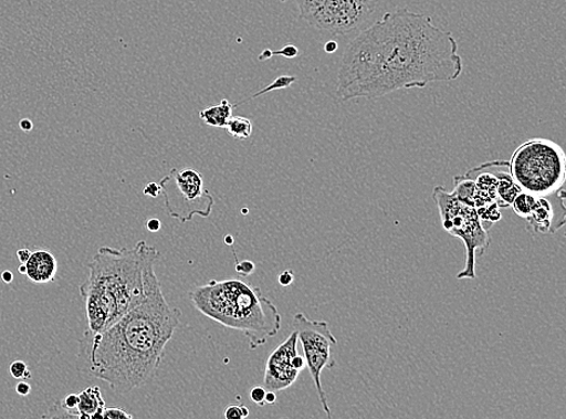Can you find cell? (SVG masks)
I'll list each match as a JSON object with an SVG mask.
<instances>
[{"label":"cell","instance_id":"obj_1","mask_svg":"<svg viewBox=\"0 0 566 419\" xmlns=\"http://www.w3.org/2000/svg\"><path fill=\"white\" fill-rule=\"evenodd\" d=\"M464 64L451 32L401 8L361 31L340 59L337 96L375 99L400 90L455 82Z\"/></svg>","mask_w":566,"mask_h":419},{"label":"cell","instance_id":"obj_2","mask_svg":"<svg viewBox=\"0 0 566 419\" xmlns=\"http://www.w3.org/2000/svg\"><path fill=\"white\" fill-rule=\"evenodd\" d=\"M180 317L181 311L167 304L159 282L108 329L85 332L78 343V368L118 392L146 386L159 371Z\"/></svg>","mask_w":566,"mask_h":419},{"label":"cell","instance_id":"obj_3","mask_svg":"<svg viewBox=\"0 0 566 419\" xmlns=\"http://www.w3.org/2000/svg\"><path fill=\"white\" fill-rule=\"evenodd\" d=\"M160 252L146 241L134 248L102 247L90 261L88 277L81 285L87 331L102 333L146 300L159 283L155 264Z\"/></svg>","mask_w":566,"mask_h":419},{"label":"cell","instance_id":"obj_4","mask_svg":"<svg viewBox=\"0 0 566 419\" xmlns=\"http://www.w3.org/2000/svg\"><path fill=\"white\" fill-rule=\"evenodd\" d=\"M196 310L206 317L241 332L256 349L280 333L282 316L259 287L242 280L210 281L189 292Z\"/></svg>","mask_w":566,"mask_h":419},{"label":"cell","instance_id":"obj_5","mask_svg":"<svg viewBox=\"0 0 566 419\" xmlns=\"http://www.w3.org/2000/svg\"><path fill=\"white\" fill-rule=\"evenodd\" d=\"M507 163L511 177L523 191L543 198L564 189L566 156L556 142L545 138L526 140Z\"/></svg>","mask_w":566,"mask_h":419},{"label":"cell","instance_id":"obj_6","mask_svg":"<svg viewBox=\"0 0 566 419\" xmlns=\"http://www.w3.org/2000/svg\"><path fill=\"white\" fill-rule=\"evenodd\" d=\"M432 199L437 202L442 221V228L453 238L464 242L467 249V264L458 273V280L476 279V255L484 254L492 243L489 230L484 229L478 209L460 200L453 192L443 187L432 191Z\"/></svg>","mask_w":566,"mask_h":419},{"label":"cell","instance_id":"obj_7","mask_svg":"<svg viewBox=\"0 0 566 419\" xmlns=\"http://www.w3.org/2000/svg\"><path fill=\"white\" fill-rule=\"evenodd\" d=\"M300 18L313 29L342 36L358 31L380 0H295Z\"/></svg>","mask_w":566,"mask_h":419},{"label":"cell","instance_id":"obj_8","mask_svg":"<svg viewBox=\"0 0 566 419\" xmlns=\"http://www.w3.org/2000/svg\"><path fill=\"white\" fill-rule=\"evenodd\" d=\"M160 186L169 217L188 222L196 216L207 218L212 214L213 195L205 188L203 178L196 169L174 168Z\"/></svg>","mask_w":566,"mask_h":419},{"label":"cell","instance_id":"obj_9","mask_svg":"<svg viewBox=\"0 0 566 419\" xmlns=\"http://www.w3.org/2000/svg\"><path fill=\"white\" fill-rule=\"evenodd\" d=\"M293 325L298 343L304 349L306 366L317 389L323 410L327 418H332L331 406L322 385V373L324 369L335 368L333 347L337 345V339L326 322L311 321L304 313L295 314Z\"/></svg>","mask_w":566,"mask_h":419},{"label":"cell","instance_id":"obj_10","mask_svg":"<svg viewBox=\"0 0 566 419\" xmlns=\"http://www.w3.org/2000/svg\"><path fill=\"white\" fill-rule=\"evenodd\" d=\"M298 336L294 331L285 342L276 347L268 359L265 369V388L280 391L292 387L300 375L294 368L293 359L297 355Z\"/></svg>","mask_w":566,"mask_h":419},{"label":"cell","instance_id":"obj_11","mask_svg":"<svg viewBox=\"0 0 566 419\" xmlns=\"http://www.w3.org/2000/svg\"><path fill=\"white\" fill-rule=\"evenodd\" d=\"M536 233H556L565 226V201L557 205L552 195L537 198L533 211L525 218Z\"/></svg>","mask_w":566,"mask_h":419},{"label":"cell","instance_id":"obj_12","mask_svg":"<svg viewBox=\"0 0 566 419\" xmlns=\"http://www.w3.org/2000/svg\"><path fill=\"white\" fill-rule=\"evenodd\" d=\"M25 265V276L36 284H46L55 280L57 274V260L48 251L32 253Z\"/></svg>","mask_w":566,"mask_h":419},{"label":"cell","instance_id":"obj_13","mask_svg":"<svg viewBox=\"0 0 566 419\" xmlns=\"http://www.w3.org/2000/svg\"><path fill=\"white\" fill-rule=\"evenodd\" d=\"M496 177V205L499 208H509L522 189L511 177L507 161H499Z\"/></svg>","mask_w":566,"mask_h":419},{"label":"cell","instance_id":"obj_14","mask_svg":"<svg viewBox=\"0 0 566 419\" xmlns=\"http://www.w3.org/2000/svg\"><path fill=\"white\" fill-rule=\"evenodd\" d=\"M78 396L76 418L102 419L105 409V401L99 387H88Z\"/></svg>","mask_w":566,"mask_h":419},{"label":"cell","instance_id":"obj_15","mask_svg":"<svg viewBox=\"0 0 566 419\" xmlns=\"http://www.w3.org/2000/svg\"><path fill=\"white\" fill-rule=\"evenodd\" d=\"M233 109V104L228 99H222L218 106L203 109L200 113V117L208 126L226 128Z\"/></svg>","mask_w":566,"mask_h":419},{"label":"cell","instance_id":"obj_16","mask_svg":"<svg viewBox=\"0 0 566 419\" xmlns=\"http://www.w3.org/2000/svg\"><path fill=\"white\" fill-rule=\"evenodd\" d=\"M226 129L235 139H248L253 135V124L247 117L231 116Z\"/></svg>","mask_w":566,"mask_h":419},{"label":"cell","instance_id":"obj_17","mask_svg":"<svg viewBox=\"0 0 566 419\" xmlns=\"http://www.w3.org/2000/svg\"><path fill=\"white\" fill-rule=\"evenodd\" d=\"M536 199H537V196H534L530 192L522 190L516 196V199L513 200L511 207H512L513 211H515V213L518 217L525 219L533 211V208L536 203Z\"/></svg>","mask_w":566,"mask_h":419},{"label":"cell","instance_id":"obj_18","mask_svg":"<svg viewBox=\"0 0 566 419\" xmlns=\"http://www.w3.org/2000/svg\"><path fill=\"white\" fill-rule=\"evenodd\" d=\"M476 209L483 227L484 224H490L491 227L499 220H502V214H500L499 207L495 202Z\"/></svg>","mask_w":566,"mask_h":419},{"label":"cell","instance_id":"obj_19","mask_svg":"<svg viewBox=\"0 0 566 419\" xmlns=\"http://www.w3.org/2000/svg\"><path fill=\"white\" fill-rule=\"evenodd\" d=\"M295 82H296L295 76L282 75L279 78H275V81L271 85H269L266 88L261 90L260 93H258L256 95L253 96V98L260 97L261 95L269 94V93H271V91H274V90L286 88V87L293 85Z\"/></svg>","mask_w":566,"mask_h":419},{"label":"cell","instance_id":"obj_20","mask_svg":"<svg viewBox=\"0 0 566 419\" xmlns=\"http://www.w3.org/2000/svg\"><path fill=\"white\" fill-rule=\"evenodd\" d=\"M9 373L12 377L20 379V381H29L32 378L29 365L22 360L12 362L9 366Z\"/></svg>","mask_w":566,"mask_h":419},{"label":"cell","instance_id":"obj_21","mask_svg":"<svg viewBox=\"0 0 566 419\" xmlns=\"http://www.w3.org/2000/svg\"><path fill=\"white\" fill-rule=\"evenodd\" d=\"M250 415L249 409L244 405H230L228 406L223 416L228 419H244Z\"/></svg>","mask_w":566,"mask_h":419},{"label":"cell","instance_id":"obj_22","mask_svg":"<svg viewBox=\"0 0 566 419\" xmlns=\"http://www.w3.org/2000/svg\"><path fill=\"white\" fill-rule=\"evenodd\" d=\"M233 254L235 258V268H234L235 272L239 273L241 277L250 276V274H252L255 270V264L253 263V261H250V260L239 261V259H237L234 252H233Z\"/></svg>","mask_w":566,"mask_h":419},{"label":"cell","instance_id":"obj_23","mask_svg":"<svg viewBox=\"0 0 566 419\" xmlns=\"http://www.w3.org/2000/svg\"><path fill=\"white\" fill-rule=\"evenodd\" d=\"M132 419L134 416L128 413L122 408H105L102 413V419Z\"/></svg>","mask_w":566,"mask_h":419},{"label":"cell","instance_id":"obj_24","mask_svg":"<svg viewBox=\"0 0 566 419\" xmlns=\"http://www.w3.org/2000/svg\"><path fill=\"white\" fill-rule=\"evenodd\" d=\"M268 389L265 387L256 386L250 390V399L259 406H265V397Z\"/></svg>","mask_w":566,"mask_h":419},{"label":"cell","instance_id":"obj_25","mask_svg":"<svg viewBox=\"0 0 566 419\" xmlns=\"http://www.w3.org/2000/svg\"><path fill=\"white\" fill-rule=\"evenodd\" d=\"M273 56H284L286 59H294L298 55V50L294 45H287L280 51H272Z\"/></svg>","mask_w":566,"mask_h":419},{"label":"cell","instance_id":"obj_26","mask_svg":"<svg viewBox=\"0 0 566 419\" xmlns=\"http://www.w3.org/2000/svg\"><path fill=\"white\" fill-rule=\"evenodd\" d=\"M161 186L160 182L157 185V182H149L146 188H144V195L149 196V198H157V196L161 195Z\"/></svg>","mask_w":566,"mask_h":419},{"label":"cell","instance_id":"obj_27","mask_svg":"<svg viewBox=\"0 0 566 419\" xmlns=\"http://www.w3.org/2000/svg\"><path fill=\"white\" fill-rule=\"evenodd\" d=\"M294 272L292 270H286L280 274L279 282L282 286H289L294 283Z\"/></svg>","mask_w":566,"mask_h":419},{"label":"cell","instance_id":"obj_28","mask_svg":"<svg viewBox=\"0 0 566 419\" xmlns=\"http://www.w3.org/2000/svg\"><path fill=\"white\" fill-rule=\"evenodd\" d=\"M163 228V222L160 219L151 218L146 221V229L150 232H159Z\"/></svg>","mask_w":566,"mask_h":419},{"label":"cell","instance_id":"obj_29","mask_svg":"<svg viewBox=\"0 0 566 419\" xmlns=\"http://www.w3.org/2000/svg\"><path fill=\"white\" fill-rule=\"evenodd\" d=\"M32 387L29 383L21 381L17 386V392L21 397H28L31 395Z\"/></svg>","mask_w":566,"mask_h":419},{"label":"cell","instance_id":"obj_30","mask_svg":"<svg viewBox=\"0 0 566 419\" xmlns=\"http://www.w3.org/2000/svg\"><path fill=\"white\" fill-rule=\"evenodd\" d=\"M31 255H32V251H30V249H28V248L20 249V251L18 252V258H19L21 264L28 263Z\"/></svg>","mask_w":566,"mask_h":419},{"label":"cell","instance_id":"obj_31","mask_svg":"<svg viewBox=\"0 0 566 419\" xmlns=\"http://www.w3.org/2000/svg\"><path fill=\"white\" fill-rule=\"evenodd\" d=\"M293 365H294V368L301 373L302 370H304L306 368V360L304 357L298 356V353H297V355L293 359Z\"/></svg>","mask_w":566,"mask_h":419},{"label":"cell","instance_id":"obj_32","mask_svg":"<svg viewBox=\"0 0 566 419\" xmlns=\"http://www.w3.org/2000/svg\"><path fill=\"white\" fill-rule=\"evenodd\" d=\"M275 401H276L275 391L269 390L266 392V397H265L266 405H273V404H275Z\"/></svg>","mask_w":566,"mask_h":419},{"label":"cell","instance_id":"obj_33","mask_svg":"<svg viewBox=\"0 0 566 419\" xmlns=\"http://www.w3.org/2000/svg\"><path fill=\"white\" fill-rule=\"evenodd\" d=\"M2 280L4 283L10 284L12 281H14V274H12L11 271H4L2 273Z\"/></svg>","mask_w":566,"mask_h":419},{"label":"cell","instance_id":"obj_34","mask_svg":"<svg viewBox=\"0 0 566 419\" xmlns=\"http://www.w3.org/2000/svg\"><path fill=\"white\" fill-rule=\"evenodd\" d=\"M337 44L334 43V42H328L326 45H325V51L328 52V54H333V52H335L337 50Z\"/></svg>","mask_w":566,"mask_h":419},{"label":"cell","instance_id":"obj_35","mask_svg":"<svg viewBox=\"0 0 566 419\" xmlns=\"http://www.w3.org/2000/svg\"><path fill=\"white\" fill-rule=\"evenodd\" d=\"M20 126L23 130H32L33 128V124L31 123V121L28 119L22 121Z\"/></svg>","mask_w":566,"mask_h":419},{"label":"cell","instance_id":"obj_36","mask_svg":"<svg viewBox=\"0 0 566 419\" xmlns=\"http://www.w3.org/2000/svg\"><path fill=\"white\" fill-rule=\"evenodd\" d=\"M272 51L271 50H265L262 52V54L259 56V60L262 61V60H268L270 57H272Z\"/></svg>","mask_w":566,"mask_h":419},{"label":"cell","instance_id":"obj_37","mask_svg":"<svg viewBox=\"0 0 566 419\" xmlns=\"http://www.w3.org/2000/svg\"><path fill=\"white\" fill-rule=\"evenodd\" d=\"M234 240L231 234L226 235V243H228L230 247H232Z\"/></svg>","mask_w":566,"mask_h":419},{"label":"cell","instance_id":"obj_38","mask_svg":"<svg viewBox=\"0 0 566 419\" xmlns=\"http://www.w3.org/2000/svg\"><path fill=\"white\" fill-rule=\"evenodd\" d=\"M25 270H28V269H25V265H24V264H22V265L19 268V271H20L21 273H23V274H25Z\"/></svg>","mask_w":566,"mask_h":419},{"label":"cell","instance_id":"obj_39","mask_svg":"<svg viewBox=\"0 0 566 419\" xmlns=\"http://www.w3.org/2000/svg\"><path fill=\"white\" fill-rule=\"evenodd\" d=\"M242 213H243V214H247V213H248V209H247V208H243V209H242Z\"/></svg>","mask_w":566,"mask_h":419}]
</instances>
